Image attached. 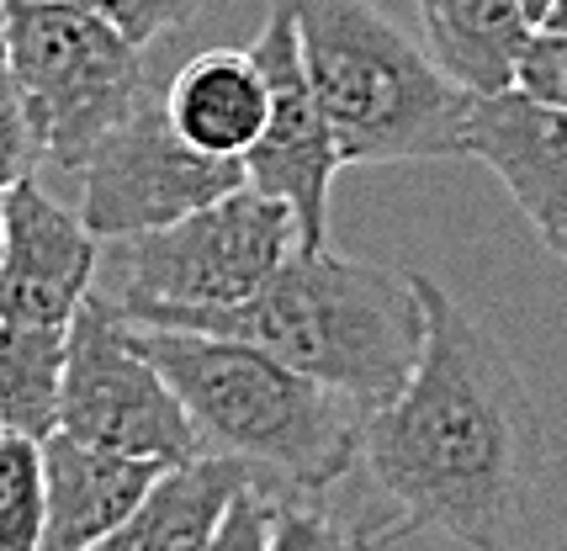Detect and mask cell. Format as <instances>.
Wrapping results in <instances>:
<instances>
[{
  "label": "cell",
  "instance_id": "1",
  "mask_svg": "<svg viewBox=\"0 0 567 551\" xmlns=\"http://www.w3.org/2000/svg\"><path fill=\"white\" fill-rule=\"evenodd\" d=\"M424 351L398 398L367 414L361 467L393 503L398 536L441 530L472 551H504L530 509L551 446L515 355L430 276Z\"/></svg>",
  "mask_w": 567,
  "mask_h": 551
},
{
  "label": "cell",
  "instance_id": "2",
  "mask_svg": "<svg viewBox=\"0 0 567 551\" xmlns=\"http://www.w3.org/2000/svg\"><path fill=\"white\" fill-rule=\"evenodd\" d=\"M138 324L249 340L361 408H382L414 376L424 351L420 276L329 250H297L234 308H148Z\"/></svg>",
  "mask_w": 567,
  "mask_h": 551
},
{
  "label": "cell",
  "instance_id": "3",
  "mask_svg": "<svg viewBox=\"0 0 567 551\" xmlns=\"http://www.w3.org/2000/svg\"><path fill=\"white\" fill-rule=\"evenodd\" d=\"M127 329L133 345L186 403L202 451L249 467L255 482H281L287 499H323L361 467L367 408L346 393L323 387L249 340L138 319H127Z\"/></svg>",
  "mask_w": 567,
  "mask_h": 551
},
{
  "label": "cell",
  "instance_id": "4",
  "mask_svg": "<svg viewBox=\"0 0 567 551\" xmlns=\"http://www.w3.org/2000/svg\"><path fill=\"white\" fill-rule=\"evenodd\" d=\"M297 38L346 165L467 159L472 91L371 0H297Z\"/></svg>",
  "mask_w": 567,
  "mask_h": 551
},
{
  "label": "cell",
  "instance_id": "5",
  "mask_svg": "<svg viewBox=\"0 0 567 551\" xmlns=\"http://www.w3.org/2000/svg\"><path fill=\"white\" fill-rule=\"evenodd\" d=\"M0 59L53 170L80 176L144 91V49L70 0H0Z\"/></svg>",
  "mask_w": 567,
  "mask_h": 551
},
{
  "label": "cell",
  "instance_id": "6",
  "mask_svg": "<svg viewBox=\"0 0 567 551\" xmlns=\"http://www.w3.org/2000/svg\"><path fill=\"white\" fill-rule=\"evenodd\" d=\"M302 250L287 201L239 186L165 228L117 239L106 298L138 319L148 308H234Z\"/></svg>",
  "mask_w": 567,
  "mask_h": 551
},
{
  "label": "cell",
  "instance_id": "7",
  "mask_svg": "<svg viewBox=\"0 0 567 551\" xmlns=\"http://www.w3.org/2000/svg\"><path fill=\"white\" fill-rule=\"evenodd\" d=\"M64 351V403L59 429L96 446V451L138 456V461H192L202 456V435L175 398L159 366L133 345L127 313L106 292H91L70 319Z\"/></svg>",
  "mask_w": 567,
  "mask_h": 551
},
{
  "label": "cell",
  "instance_id": "8",
  "mask_svg": "<svg viewBox=\"0 0 567 551\" xmlns=\"http://www.w3.org/2000/svg\"><path fill=\"white\" fill-rule=\"evenodd\" d=\"M249 186L245 159L192 149L175 123L165 117V101H138L133 117L117 123L96 144V154L80 170V218L96 239H133L148 228H165L207 201Z\"/></svg>",
  "mask_w": 567,
  "mask_h": 551
},
{
  "label": "cell",
  "instance_id": "9",
  "mask_svg": "<svg viewBox=\"0 0 567 551\" xmlns=\"http://www.w3.org/2000/svg\"><path fill=\"white\" fill-rule=\"evenodd\" d=\"M249 53L260 59V75L271 85V117H266L260 144L245 154V176L266 197L292 207L297 228H302V250H323L329 191H334V176L346 170V159H340L334 127L323 117L308 64H302L297 0H271V17Z\"/></svg>",
  "mask_w": 567,
  "mask_h": 551
},
{
  "label": "cell",
  "instance_id": "10",
  "mask_svg": "<svg viewBox=\"0 0 567 551\" xmlns=\"http://www.w3.org/2000/svg\"><path fill=\"white\" fill-rule=\"evenodd\" d=\"M101 239L27 176L0 191V319L70 329L96 292Z\"/></svg>",
  "mask_w": 567,
  "mask_h": 551
},
{
  "label": "cell",
  "instance_id": "11",
  "mask_svg": "<svg viewBox=\"0 0 567 551\" xmlns=\"http://www.w3.org/2000/svg\"><path fill=\"white\" fill-rule=\"evenodd\" d=\"M462 154L488 165L498 186L509 191L519 218L551 233L567 212V112L551 101H536L530 91H494L472 96Z\"/></svg>",
  "mask_w": 567,
  "mask_h": 551
},
{
  "label": "cell",
  "instance_id": "12",
  "mask_svg": "<svg viewBox=\"0 0 567 551\" xmlns=\"http://www.w3.org/2000/svg\"><path fill=\"white\" fill-rule=\"evenodd\" d=\"M159 472H165L159 461L96 451L53 429L43 440V547L38 551H91L133 514V503L154 488Z\"/></svg>",
  "mask_w": 567,
  "mask_h": 551
},
{
  "label": "cell",
  "instance_id": "13",
  "mask_svg": "<svg viewBox=\"0 0 567 551\" xmlns=\"http://www.w3.org/2000/svg\"><path fill=\"white\" fill-rule=\"evenodd\" d=\"M165 117L202 154L245 159L271 117V85L249 49H207L181 64L165 91Z\"/></svg>",
  "mask_w": 567,
  "mask_h": 551
},
{
  "label": "cell",
  "instance_id": "14",
  "mask_svg": "<svg viewBox=\"0 0 567 551\" xmlns=\"http://www.w3.org/2000/svg\"><path fill=\"white\" fill-rule=\"evenodd\" d=\"M249 482H255L249 467L213 451L175 461L154 477V488L133 503L123 526L101 536L91 551H207Z\"/></svg>",
  "mask_w": 567,
  "mask_h": 551
},
{
  "label": "cell",
  "instance_id": "15",
  "mask_svg": "<svg viewBox=\"0 0 567 551\" xmlns=\"http://www.w3.org/2000/svg\"><path fill=\"white\" fill-rule=\"evenodd\" d=\"M430 59L472 96L509 91L536 22L519 0H420Z\"/></svg>",
  "mask_w": 567,
  "mask_h": 551
},
{
  "label": "cell",
  "instance_id": "16",
  "mask_svg": "<svg viewBox=\"0 0 567 551\" xmlns=\"http://www.w3.org/2000/svg\"><path fill=\"white\" fill-rule=\"evenodd\" d=\"M64 351L70 334L49 324H6L0 319V429L49 440L64 403Z\"/></svg>",
  "mask_w": 567,
  "mask_h": 551
},
{
  "label": "cell",
  "instance_id": "17",
  "mask_svg": "<svg viewBox=\"0 0 567 551\" xmlns=\"http://www.w3.org/2000/svg\"><path fill=\"white\" fill-rule=\"evenodd\" d=\"M43 547V440L0 435V551Z\"/></svg>",
  "mask_w": 567,
  "mask_h": 551
},
{
  "label": "cell",
  "instance_id": "18",
  "mask_svg": "<svg viewBox=\"0 0 567 551\" xmlns=\"http://www.w3.org/2000/svg\"><path fill=\"white\" fill-rule=\"evenodd\" d=\"M271 551H377V536L350 530L319 499H302V493L287 499L281 493L271 520Z\"/></svg>",
  "mask_w": 567,
  "mask_h": 551
},
{
  "label": "cell",
  "instance_id": "19",
  "mask_svg": "<svg viewBox=\"0 0 567 551\" xmlns=\"http://www.w3.org/2000/svg\"><path fill=\"white\" fill-rule=\"evenodd\" d=\"M70 6L101 17L112 32H123L133 49H148L154 38L181 32V27H192L207 11V0H70Z\"/></svg>",
  "mask_w": 567,
  "mask_h": 551
},
{
  "label": "cell",
  "instance_id": "20",
  "mask_svg": "<svg viewBox=\"0 0 567 551\" xmlns=\"http://www.w3.org/2000/svg\"><path fill=\"white\" fill-rule=\"evenodd\" d=\"M32 165H43V154H38L32 127H27L22 96H17V80H11L6 59H0V191H11L17 180L32 176Z\"/></svg>",
  "mask_w": 567,
  "mask_h": 551
},
{
  "label": "cell",
  "instance_id": "21",
  "mask_svg": "<svg viewBox=\"0 0 567 551\" xmlns=\"http://www.w3.org/2000/svg\"><path fill=\"white\" fill-rule=\"evenodd\" d=\"M515 85L530 91L536 101H551V106L567 112V32H546V27L530 32V43L519 53Z\"/></svg>",
  "mask_w": 567,
  "mask_h": 551
},
{
  "label": "cell",
  "instance_id": "22",
  "mask_svg": "<svg viewBox=\"0 0 567 551\" xmlns=\"http://www.w3.org/2000/svg\"><path fill=\"white\" fill-rule=\"evenodd\" d=\"M276 499H281V493H271L266 482H249L245 493L234 499L228 520L218 526V536H213V547L207 551H271Z\"/></svg>",
  "mask_w": 567,
  "mask_h": 551
},
{
  "label": "cell",
  "instance_id": "23",
  "mask_svg": "<svg viewBox=\"0 0 567 551\" xmlns=\"http://www.w3.org/2000/svg\"><path fill=\"white\" fill-rule=\"evenodd\" d=\"M542 245H546V250H551V254H557V260H563V266H567V212H563V223L551 228V233H546Z\"/></svg>",
  "mask_w": 567,
  "mask_h": 551
},
{
  "label": "cell",
  "instance_id": "24",
  "mask_svg": "<svg viewBox=\"0 0 567 551\" xmlns=\"http://www.w3.org/2000/svg\"><path fill=\"white\" fill-rule=\"evenodd\" d=\"M546 32H567V0H551V11L542 17Z\"/></svg>",
  "mask_w": 567,
  "mask_h": 551
},
{
  "label": "cell",
  "instance_id": "25",
  "mask_svg": "<svg viewBox=\"0 0 567 551\" xmlns=\"http://www.w3.org/2000/svg\"><path fill=\"white\" fill-rule=\"evenodd\" d=\"M519 6H525V17H530L536 27H542V17L551 11V0H519Z\"/></svg>",
  "mask_w": 567,
  "mask_h": 551
},
{
  "label": "cell",
  "instance_id": "26",
  "mask_svg": "<svg viewBox=\"0 0 567 551\" xmlns=\"http://www.w3.org/2000/svg\"><path fill=\"white\" fill-rule=\"evenodd\" d=\"M0 435H6V429H0Z\"/></svg>",
  "mask_w": 567,
  "mask_h": 551
}]
</instances>
